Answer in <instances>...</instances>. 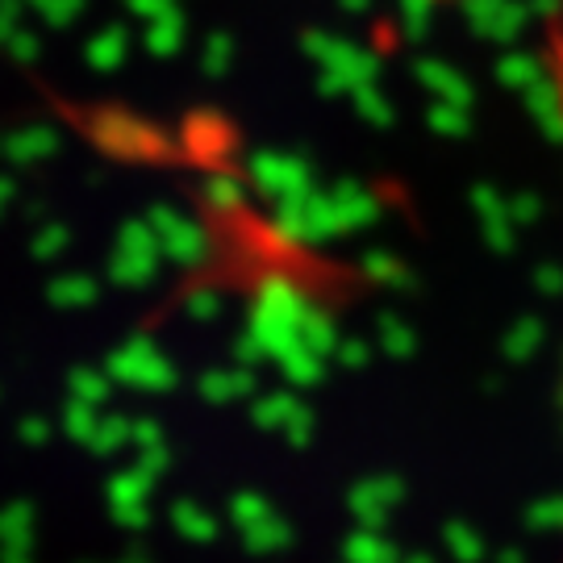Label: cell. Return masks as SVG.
<instances>
[{"mask_svg":"<svg viewBox=\"0 0 563 563\" xmlns=\"http://www.w3.org/2000/svg\"><path fill=\"white\" fill-rule=\"evenodd\" d=\"M547 67H551V80H555V101L563 109V13L551 30V38H547Z\"/></svg>","mask_w":563,"mask_h":563,"instance_id":"6da1fadb","label":"cell"}]
</instances>
